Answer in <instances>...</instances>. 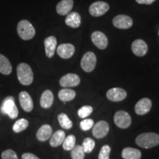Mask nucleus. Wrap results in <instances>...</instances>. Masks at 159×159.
<instances>
[{"label": "nucleus", "mask_w": 159, "mask_h": 159, "mask_svg": "<svg viewBox=\"0 0 159 159\" xmlns=\"http://www.w3.org/2000/svg\"><path fill=\"white\" fill-rule=\"evenodd\" d=\"M91 41L99 49H105L108 47V38L100 31H95L91 34Z\"/></svg>", "instance_id": "nucleus-9"}, {"label": "nucleus", "mask_w": 159, "mask_h": 159, "mask_svg": "<svg viewBox=\"0 0 159 159\" xmlns=\"http://www.w3.org/2000/svg\"><path fill=\"white\" fill-rule=\"evenodd\" d=\"M71 156L72 159H84L85 152L83 147L80 145L75 146L74 148L71 150Z\"/></svg>", "instance_id": "nucleus-29"}, {"label": "nucleus", "mask_w": 159, "mask_h": 159, "mask_svg": "<svg viewBox=\"0 0 159 159\" xmlns=\"http://www.w3.org/2000/svg\"><path fill=\"white\" fill-rule=\"evenodd\" d=\"M110 6L107 2L102 1L95 2L89 7V13L94 17H99L108 11Z\"/></svg>", "instance_id": "nucleus-6"}, {"label": "nucleus", "mask_w": 159, "mask_h": 159, "mask_svg": "<svg viewBox=\"0 0 159 159\" xmlns=\"http://www.w3.org/2000/svg\"><path fill=\"white\" fill-rule=\"evenodd\" d=\"M66 134L63 130H59L56 131L52 136H51L49 144L52 148H56L63 144V141L65 140Z\"/></svg>", "instance_id": "nucleus-23"}, {"label": "nucleus", "mask_w": 159, "mask_h": 159, "mask_svg": "<svg viewBox=\"0 0 159 159\" xmlns=\"http://www.w3.org/2000/svg\"><path fill=\"white\" fill-rule=\"evenodd\" d=\"M75 48L71 43H62L57 48V53L61 58L69 59L75 54Z\"/></svg>", "instance_id": "nucleus-13"}, {"label": "nucleus", "mask_w": 159, "mask_h": 159, "mask_svg": "<svg viewBox=\"0 0 159 159\" xmlns=\"http://www.w3.org/2000/svg\"><path fill=\"white\" fill-rule=\"evenodd\" d=\"M21 107L26 112H30L33 109V102L30 95L27 91H21L19 95Z\"/></svg>", "instance_id": "nucleus-15"}, {"label": "nucleus", "mask_w": 159, "mask_h": 159, "mask_svg": "<svg viewBox=\"0 0 159 159\" xmlns=\"http://www.w3.org/2000/svg\"><path fill=\"white\" fill-rule=\"evenodd\" d=\"M21 159H39V158L30 152H25L21 156Z\"/></svg>", "instance_id": "nucleus-35"}, {"label": "nucleus", "mask_w": 159, "mask_h": 159, "mask_svg": "<svg viewBox=\"0 0 159 159\" xmlns=\"http://www.w3.org/2000/svg\"><path fill=\"white\" fill-rule=\"evenodd\" d=\"M52 134V129L49 125H43L38 130L36 138L40 142H45L50 138Z\"/></svg>", "instance_id": "nucleus-20"}, {"label": "nucleus", "mask_w": 159, "mask_h": 159, "mask_svg": "<svg viewBox=\"0 0 159 159\" xmlns=\"http://www.w3.org/2000/svg\"><path fill=\"white\" fill-rule=\"evenodd\" d=\"M66 25L71 28H77L81 25V16L77 12H71L66 16Z\"/></svg>", "instance_id": "nucleus-19"}, {"label": "nucleus", "mask_w": 159, "mask_h": 159, "mask_svg": "<svg viewBox=\"0 0 159 159\" xmlns=\"http://www.w3.org/2000/svg\"><path fill=\"white\" fill-rule=\"evenodd\" d=\"M76 96V92L70 89H61L58 93V97L63 102H69L75 99Z\"/></svg>", "instance_id": "nucleus-25"}, {"label": "nucleus", "mask_w": 159, "mask_h": 159, "mask_svg": "<svg viewBox=\"0 0 159 159\" xmlns=\"http://www.w3.org/2000/svg\"><path fill=\"white\" fill-rule=\"evenodd\" d=\"M54 101V96L52 92L50 90H46L41 94V99H40V105L43 108H49L53 104Z\"/></svg>", "instance_id": "nucleus-21"}, {"label": "nucleus", "mask_w": 159, "mask_h": 159, "mask_svg": "<svg viewBox=\"0 0 159 159\" xmlns=\"http://www.w3.org/2000/svg\"><path fill=\"white\" fill-rule=\"evenodd\" d=\"M109 131V125L105 121H99L93 126V136L97 139H102L108 134Z\"/></svg>", "instance_id": "nucleus-11"}, {"label": "nucleus", "mask_w": 159, "mask_h": 159, "mask_svg": "<svg viewBox=\"0 0 159 159\" xmlns=\"http://www.w3.org/2000/svg\"><path fill=\"white\" fill-rule=\"evenodd\" d=\"M93 108L89 105H85L78 110V116L80 118H86L92 114Z\"/></svg>", "instance_id": "nucleus-31"}, {"label": "nucleus", "mask_w": 159, "mask_h": 159, "mask_svg": "<svg viewBox=\"0 0 159 159\" xmlns=\"http://www.w3.org/2000/svg\"><path fill=\"white\" fill-rule=\"evenodd\" d=\"M2 159H19L17 154L13 150H6L2 153Z\"/></svg>", "instance_id": "nucleus-34"}, {"label": "nucleus", "mask_w": 159, "mask_h": 159, "mask_svg": "<svg viewBox=\"0 0 159 159\" xmlns=\"http://www.w3.org/2000/svg\"><path fill=\"white\" fill-rule=\"evenodd\" d=\"M97 57L92 52H88L81 60V67L85 72H91L96 67Z\"/></svg>", "instance_id": "nucleus-5"}, {"label": "nucleus", "mask_w": 159, "mask_h": 159, "mask_svg": "<svg viewBox=\"0 0 159 159\" xmlns=\"http://www.w3.org/2000/svg\"><path fill=\"white\" fill-rule=\"evenodd\" d=\"M73 0H61L56 6V11L59 15L66 16L73 8Z\"/></svg>", "instance_id": "nucleus-18"}, {"label": "nucleus", "mask_w": 159, "mask_h": 159, "mask_svg": "<svg viewBox=\"0 0 159 159\" xmlns=\"http://www.w3.org/2000/svg\"><path fill=\"white\" fill-rule=\"evenodd\" d=\"M158 34H159V32H158Z\"/></svg>", "instance_id": "nucleus-37"}, {"label": "nucleus", "mask_w": 159, "mask_h": 159, "mask_svg": "<svg viewBox=\"0 0 159 159\" xmlns=\"http://www.w3.org/2000/svg\"><path fill=\"white\" fill-rule=\"evenodd\" d=\"M57 119H58L59 124L62 127L63 129L66 130H69L72 128V122L69 118V116L64 113H61L57 116Z\"/></svg>", "instance_id": "nucleus-26"}, {"label": "nucleus", "mask_w": 159, "mask_h": 159, "mask_svg": "<svg viewBox=\"0 0 159 159\" xmlns=\"http://www.w3.org/2000/svg\"><path fill=\"white\" fill-rule=\"evenodd\" d=\"M122 157L124 159H140L142 157V152L137 149L126 148L122 150Z\"/></svg>", "instance_id": "nucleus-24"}, {"label": "nucleus", "mask_w": 159, "mask_h": 159, "mask_svg": "<svg viewBox=\"0 0 159 159\" xmlns=\"http://www.w3.org/2000/svg\"><path fill=\"white\" fill-rule=\"evenodd\" d=\"M29 125V122L25 119H20L13 125V130L15 133H20L26 130Z\"/></svg>", "instance_id": "nucleus-27"}, {"label": "nucleus", "mask_w": 159, "mask_h": 159, "mask_svg": "<svg viewBox=\"0 0 159 159\" xmlns=\"http://www.w3.org/2000/svg\"><path fill=\"white\" fill-rule=\"evenodd\" d=\"M2 111L3 114L8 115L11 119L17 118L19 116V110L13 97H7L4 99L2 105Z\"/></svg>", "instance_id": "nucleus-4"}, {"label": "nucleus", "mask_w": 159, "mask_h": 159, "mask_svg": "<svg viewBox=\"0 0 159 159\" xmlns=\"http://www.w3.org/2000/svg\"><path fill=\"white\" fill-rule=\"evenodd\" d=\"M131 117L128 112L124 111H119L114 115V122L119 128L125 129L131 125Z\"/></svg>", "instance_id": "nucleus-7"}, {"label": "nucleus", "mask_w": 159, "mask_h": 159, "mask_svg": "<svg viewBox=\"0 0 159 159\" xmlns=\"http://www.w3.org/2000/svg\"><path fill=\"white\" fill-rule=\"evenodd\" d=\"M136 143L143 148H152L159 145V135L155 133H145L139 135Z\"/></svg>", "instance_id": "nucleus-1"}, {"label": "nucleus", "mask_w": 159, "mask_h": 159, "mask_svg": "<svg viewBox=\"0 0 159 159\" xmlns=\"http://www.w3.org/2000/svg\"><path fill=\"white\" fill-rule=\"evenodd\" d=\"M17 77L21 84L29 85L33 81V72L31 67L25 63H21L16 68Z\"/></svg>", "instance_id": "nucleus-2"}, {"label": "nucleus", "mask_w": 159, "mask_h": 159, "mask_svg": "<svg viewBox=\"0 0 159 159\" xmlns=\"http://www.w3.org/2000/svg\"><path fill=\"white\" fill-rule=\"evenodd\" d=\"M106 96L109 100L113 102H120L126 98L127 92L123 89L113 88L109 89Z\"/></svg>", "instance_id": "nucleus-14"}, {"label": "nucleus", "mask_w": 159, "mask_h": 159, "mask_svg": "<svg viewBox=\"0 0 159 159\" xmlns=\"http://www.w3.org/2000/svg\"><path fill=\"white\" fill-rule=\"evenodd\" d=\"M152 107V102L150 99L143 98L139 101L135 106V111L138 115L148 114Z\"/></svg>", "instance_id": "nucleus-16"}, {"label": "nucleus", "mask_w": 159, "mask_h": 159, "mask_svg": "<svg viewBox=\"0 0 159 159\" xmlns=\"http://www.w3.org/2000/svg\"><path fill=\"white\" fill-rule=\"evenodd\" d=\"M156 0H136L137 3L141 4V5H150L153 3Z\"/></svg>", "instance_id": "nucleus-36"}, {"label": "nucleus", "mask_w": 159, "mask_h": 159, "mask_svg": "<svg viewBox=\"0 0 159 159\" xmlns=\"http://www.w3.org/2000/svg\"><path fill=\"white\" fill-rule=\"evenodd\" d=\"M80 83V78L76 74L69 73L64 75L60 80V85L64 88H70L78 85Z\"/></svg>", "instance_id": "nucleus-10"}, {"label": "nucleus", "mask_w": 159, "mask_h": 159, "mask_svg": "<svg viewBox=\"0 0 159 159\" xmlns=\"http://www.w3.org/2000/svg\"><path fill=\"white\" fill-rule=\"evenodd\" d=\"M13 68L7 57L0 54V73L5 75H9L12 72Z\"/></svg>", "instance_id": "nucleus-22"}, {"label": "nucleus", "mask_w": 159, "mask_h": 159, "mask_svg": "<svg viewBox=\"0 0 159 159\" xmlns=\"http://www.w3.org/2000/svg\"><path fill=\"white\" fill-rule=\"evenodd\" d=\"M17 33L19 37L25 41H29L35 35V29L27 20H21L17 25Z\"/></svg>", "instance_id": "nucleus-3"}, {"label": "nucleus", "mask_w": 159, "mask_h": 159, "mask_svg": "<svg viewBox=\"0 0 159 159\" xmlns=\"http://www.w3.org/2000/svg\"><path fill=\"white\" fill-rule=\"evenodd\" d=\"M113 24L115 27L122 30L130 28L133 26V19L126 15H118L113 19Z\"/></svg>", "instance_id": "nucleus-8"}, {"label": "nucleus", "mask_w": 159, "mask_h": 159, "mask_svg": "<svg viewBox=\"0 0 159 159\" xmlns=\"http://www.w3.org/2000/svg\"><path fill=\"white\" fill-rule=\"evenodd\" d=\"M75 142H76V138L74 135H69L65 138V140L63 142V148L65 150L69 151L71 150L75 146Z\"/></svg>", "instance_id": "nucleus-28"}, {"label": "nucleus", "mask_w": 159, "mask_h": 159, "mask_svg": "<svg viewBox=\"0 0 159 159\" xmlns=\"http://www.w3.org/2000/svg\"><path fill=\"white\" fill-rule=\"evenodd\" d=\"M44 47L46 55L51 58L54 56L57 47V39L55 36H49L44 40Z\"/></svg>", "instance_id": "nucleus-17"}, {"label": "nucleus", "mask_w": 159, "mask_h": 159, "mask_svg": "<svg viewBox=\"0 0 159 159\" xmlns=\"http://www.w3.org/2000/svg\"><path fill=\"white\" fill-rule=\"evenodd\" d=\"M111 151V148L109 145H104L101 148L100 152L99 153L98 158L99 159H110L109 156H110Z\"/></svg>", "instance_id": "nucleus-32"}, {"label": "nucleus", "mask_w": 159, "mask_h": 159, "mask_svg": "<svg viewBox=\"0 0 159 159\" xmlns=\"http://www.w3.org/2000/svg\"><path fill=\"white\" fill-rule=\"evenodd\" d=\"M131 49L134 55L138 57L144 56L148 51V44L142 39L135 40L131 46Z\"/></svg>", "instance_id": "nucleus-12"}, {"label": "nucleus", "mask_w": 159, "mask_h": 159, "mask_svg": "<svg viewBox=\"0 0 159 159\" xmlns=\"http://www.w3.org/2000/svg\"><path fill=\"white\" fill-rule=\"evenodd\" d=\"M94 125V122L93 119H86L83 120L82 122L80 124V128L82 129L83 130L87 131L92 128Z\"/></svg>", "instance_id": "nucleus-33"}, {"label": "nucleus", "mask_w": 159, "mask_h": 159, "mask_svg": "<svg viewBox=\"0 0 159 159\" xmlns=\"http://www.w3.org/2000/svg\"><path fill=\"white\" fill-rule=\"evenodd\" d=\"M82 147L85 153H90L94 150L95 147V142L92 139L86 138L83 142Z\"/></svg>", "instance_id": "nucleus-30"}]
</instances>
